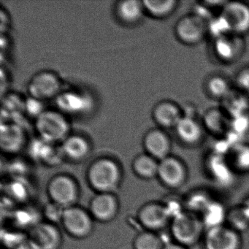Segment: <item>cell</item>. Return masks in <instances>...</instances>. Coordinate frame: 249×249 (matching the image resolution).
Instances as JSON below:
<instances>
[{
    "mask_svg": "<svg viewBox=\"0 0 249 249\" xmlns=\"http://www.w3.org/2000/svg\"><path fill=\"white\" fill-rule=\"evenodd\" d=\"M220 17L230 33L236 36L249 32V5L241 2H227Z\"/></svg>",
    "mask_w": 249,
    "mask_h": 249,
    "instance_id": "cell-3",
    "label": "cell"
},
{
    "mask_svg": "<svg viewBox=\"0 0 249 249\" xmlns=\"http://www.w3.org/2000/svg\"><path fill=\"white\" fill-rule=\"evenodd\" d=\"M86 98L75 93H65L59 97L58 104L68 112L81 111L87 106Z\"/></svg>",
    "mask_w": 249,
    "mask_h": 249,
    "instance_id": "cell-29",
    "label": "cell"
},
{
    "mask_svg": "<svg viewBox=\"0 0 249 249\" xmlns=\"http://www.w3.org/2000/svg\"><path fill=\"white\" fill-rule=\"evenodd\" d=\"M59 82L52 74L40 73L36 75L30 84V94L37 100H44L54 96L59 91Z\"/></svg>",
    "mask_w": 249,
    "mask_h": 249,
    "instance_id": "cell-10",
    "label": "cell"
},
{
    "mask_svg": "<svg viewBox=\"0 0 249 249\" xmlns=\"http://www.w3.org/2000/svg\"><path fill=\"white\" fill-rule=\"evenodd\" d=\"M134 167L141 177L150 178L158 174L159 162L151 156L142 155L135 160Z\"/></svg>",
    "mask_w": 249,
    "mask_h": 249,
    "instance_id": "cell-25",
    "label": "cell"
},
{
    "mask_svg": "<svg viewBox=\"0 0 249 249\" xmlns=\"http://www.w3.org/2000/svg\"><path fill=\"white\" fill-rule=\"evenodd\" d=\"M157 176L166 186L172 189H178L187 180V169L183 161L169 156L159 162Z\"/></svg>",
    "mask_w": 249,
    "mask_h": 249,
    "instance_id": "cell-6",
    "label": "cell"
},
{
    "mask_svg": "<svg viewBox=\"0 0 249 249\" xmlns=\"http://www.w3.org/2000/svg\"><path fill=\"white\" fill-rule=\"evenodd\" d=\"M234 165L242 171L249 170V146L246 145H236L234 152Z\"/></svg>",
    "mask_w": 249,
    "mask_h": 249,
    "instance_id": "cell-32",
    "label": "cell"
},
{
    "mask_svg": "<svg viewBox=\"0 0 249 249\" xmlns=\"http://www.w3.org/2000/svg\"><path fill=\"white\" fill-rule=\"evenodd\" d=\"M52 199L59 205H69L76 199L77 191L75 183L65 176H59L52 180L49 186Z\"/></svg>",
    "mask_w": 249,
    "mask_h": 249,
    "instance_id": "cell-9",
    "label": "cell"
},
{
    "mask_svg": "<svg viewBox=\"0 0 249 249\" xmlns=\"http://www.w3.org/2000/svg\"><path fill=\"white\" fill-rule=\"evenodd\" d=\"M63 150L68 157L75 160H79L87 155L89 151V145L84 138L72 136L65 141Z\"/></svg>",
    "mask_w": 249,
    "mask_h": 249,
    "instance_id": "cell-24",
    "label": "cell"
},
{
    "mask_svg": "<svg viewBox=\"0 0 249 249\" xmlns=\"http://www.w3.org/2000/svg\"><path fill=\"white\" fill-rule=\"evenodd\" d=\"M142 7H144L143 5L137 0L124 1L119 6V16L127 22H133L141 17Z\"/></svg>",
    "mask_w": 249,
    "mask_h": 249,
    "instance_id": "cell-26",
    "label": "cell"
},
{
    "mask_svg": "<svg viewBox=\"0 0 249 249\" xmlns=\"http://www.w3.org/2000/svg\"><path fill=\"white\" fill-rule=\"evenodd\" d=\"M142 4L151 15L162 18L173 13L177 7L178 2L175 0H145Z\"/></svg>",
    "mask_w": 249,
    "mask_h": 249,
    "instance_id": "cell-22",
    "label": "cell"
},
{
    "mask_svg": "<svg viewBox=\"0 0 249 249\" xmlns=\"http://www.w3.org/2000/svg\"><path fill=\"white\" fill-rule=\"evenodd\" d=\"M224 100L227 111L232 116V118L244 115V111L248 107V101L243 96L232 94L231 91Z\"/></svg>",
    "mask_w": 249,
    "mask_h": 249,
    "instance_id": "cell-30",
    "label": "cell"
},
{
    "mask_svg": "<svg viewBox=\"0 0 249 249\" xmlns=\"http://www.w3.org/2000/svg\"><path fill=\"white\" fill-rule=\"evenodd\" d=\"M204 245L205 249H241L242 238L240 233L222 225L205 231Z\"/></svg>",
    "mask_w": 249,
    "mask_h": 249,
    "instance_id": "cell-5",
    "label": "cell"
},
{
    "mask_svg": "<svg viewBox=\"0 0 249 249\" xmlns=\"http://www.w3.org/2000/svg\"><path fill=\"white\" fill-rule=\"evenodd\" d=\"M207 90L208 93L217 99L224 100L231 93L228 81L221 76H213L207 82Z\"/></svg>",
    "mask_w": 249,
    "mask_h": 249,
    "instance_id": "cell-27",
    "label": "cell"
},
{
    "mask_svg": "<svg viewBox=\"0 0 249 249\" xmlns=\"http://www.w3.org/2000/svg\"><path fill=\"white\" fill-rule=\"evenodd\" d=\"M175 31L181 43L195 45L203 40L208 31V25L204 18L194 14L180 18L176 24Z\"/></svg>",
    "mask_w": 249,
    "mask_h": 249,
    "instance_id": "cell-4",
    "label": "cell"
},
{
    "mask_svg": "<svg viewBox=\"0 0 249 249\" xmlns=\"http://www.w3.org/2000/svg\"><path fill=\"white\" fill-rule=\"evenodd\" d=\"M33 246L37 249H54L59 240L56 230L50 225L38 226L31 234Z\"/></svg>",
    "mask_w": 249,
    "mask_h": 249,
    "instance_id": "cell-17",
    "label": "cell"
},
{
    "mask_svg": "<svg viewBox=\"0 0 249 249\" xmlns=\"http://www.w3.org/2000/svg\"><path fill=\"white\" fill-rule=\"evenodd\" d=\"M241 208L243 212H244L245 215L249 219V196L245 199L244 202L241 205Z\"/></svg>",
    "mask_w": 249,
    "mask_h": 249,
    "instance_id": "cell-35",
    "label": "cell"
},
{
    "mask_svg": "<svg viewBox=\"0 0 249 249\" xmlns=\"http://www.w3.org/2000/svg\"><path fill=\"white\" fill-rule=\"evenodd\" d=\"M204 124L207 129L215 134L224 133L228 126L227 116L218 109H211L204 116Z\"/></svg>",
    "mask_w": 249,
    "mask_h": 249,
    "instance_id": "cell-20",
    "label": "cell"
},
{
    "mask_svg": "<svg viewBox=\"0 0 249 249\" xmlns=\"http://www.w3.org/2000/svg\"><path fill=\"white\" fill-rule=\"evenodd\" d=\"M213 200L209 194L205 191L198 190L192 192L184 199L185 208L186 211L194 213L202 214L205 208Z\"/></svg>",
    "mask_w": 249,
    "mask_h": 249,
    "instance_id": "cell-21",
    "label": "cell"
},
{
    "mask_svg": "<svg viewBox=\"0 0 249 249\" xmlns=\"http://www.w3.org/2000/svg\"><path fill=\"white\" fill-rule=\"evenodd\" d=\"M237 86L242 89L249 92V68L242 70L236 77Z\"/></svg>",
    "mask_w": 249,
    "mask_h": 249,
    "instance_id": "cell-33",
    "label": "cell"
},
{
    "mask_svg": "<svg viewBox=\"0 0 249 249\" xmlns=\"http://www.w3.org/2000/svg\"><path fill=\"white\" fill-rule=\"evenodd\" d=\"M91 208L96 218L106 221L111 218L116 213V200L111 195L103 193L93 199Z\"/></svg>",
    "mask_w": 249,
    "mask_h": 249,
    "instance_id": "cell-18",
    "label": "cell"
},
{
    "mask_svg": "<svg viewBox=\"0 0 249 249\" xmlns=\"http://www.w3.org/2000/svg\"><path fill=\"white\" fill-rule=\"evenodd\" d=\"M140 218L147 228L160 230L168 224L171 217L164 205L152 203L141 210Z\"/></svg>",
    "mask_w": 249,
    "mask_h": 249,
    "instance_id": "cell-11",
    "label": "cell"
},
{
    "mask_svg": "<svg viewBox=\"0 0 249 249\" xmlns=\"http://www.w3.org/2000/svg\"><path fill=\"white\" fill-rule=\"evenodd\" d=\"M36 127L42 138L48 142L62 139L68 131L65 118L54 112H45L39 115Z\"/></svg>",
    "mask_w": 249,
    "mask_h": 249,
    "instance_id": "cell-7",
    "label": "cell"
},
{
    "mask_svg": "<svg viewBox=\"0 0 249 249\" xmlns=\"http://www.w3.org/2000/svg\"><path fill=\"white\" fill-rule=\"evenodd\" d=\"M227 213L228 211L226 210L224 205L218 201L213 199L201 214V219L203 223L205 231L210 229L224 225V222L227 221Z\"/></svg>",
    "mask_w": 249,
    "mask_h": 249,
    "instance_id": "cell-16",
    "label": "cell"
},
{
    "mask_svg": "<svg viewBox=\"0 0 249 249\" xmlns=\"http://www.w3.org/2000/svg\"><path fill=\"white\" fill-rule=\"evenodd\" d=\"M227 221L229 223V227L241 233L249 229V219L245 215L241 205L234 207L232 209L228 211Z\"/></svg>",
    "mask_w": 249,
    "mask_h": 249,
    "instance_id": "cell-28",
    "label": "cell"
},
{
    "mask_svg": "<svg viewBox=\"0 0 249 249\" xmlns=\"http://www.w3.org/2000/svg\"><path fill=\"white\" fill-rule=\"evenodd\" d=\"M175 129L179 139L186 145H196L203 135V131L199 123L188 116H183Z\"/></svg>",
    "mask_w": 249,
    "mask_h": 249,
    "instance_id": "cell-13",
    "label": "cell"
},
{
    "mask_svg": "<svg viewBox=\"0 0 249 249\" xmlns=\"http://www.w3.org/2000/svg\"><path fill=\"white\" fill-rule=\"evenodd\" d=\"M163 249H189L186 246L180 244L177 242H171V243L164 244Z\"/></svg>",
    "mask_w": 249,
    "mask_h": 249,
    "instance_id": "cell-34",
    "label": "cell"
},
{
    "mask_svg": "<svg viewBox=\"0 0 249 249\" xmlns=\"http://www.w3.org/2000/svg\"><path fill=\"white\" fill-rule=\"evenodd\" d=\"M89 179L95 189L106 193L113 190L119 179V170L116 164L109 160H102L90 169Z\"/></svg>",
    "mask_w": 249,
    "mask_h": 249,
    "instance_id": "cell-2",
    "label": "cell"
},
{
    "mask_svg": "<svg viewBox=\"0 0 249 249\" xmlns=\"http://www.w3.org/2000/svg\"><path fill=\"white\" fill-rule=\"evenodd\" d=\"M210 170L215 180L227 184L232 178L231 170L221 155L214 156L209 161Z\"/></svg>",
    "mask_w": 249,
    "mask_h": 249,
    "instance_id": "cell-23",
    "label": "cell"
},
{
    "mask_svg": "<svg viewBox=\"0 0 249 249\" xmlns=\"http://www.w3.org/2000/svg\"><path fill=\"white\" fill-rule=\"evenodd\" d=\"M154 115L157 123L166 128L176 127L183 117L180 108L170 102L159 104L154 110Z\"/></svg>",
    "mask_w": 249,
    "mask_h": 249,
    "instance_id": "cell-15",
    "label": "cell"
},
{
    "mask_svg": "<svg viewBox=\"0 0 249 249\" xmlns=\"http://www.w3.org/2000/svg\"><path fill=\"white\" fill-rule=\"evenodd\" d=\"M243 49V42L237 36H222L215 39L214 51L215 54L224 62H233L240 56Z\"/></svg>",
    "mask_w": 249,
    "mask_h": 249,
    "instance_id": "cell-12",
    "label": "cell"
},
{
    "mask_svg": "<svg viewBox=\"0 0 249 249\" xmlns=\"http://www.w3.org/2000/svg\"><path fill=\"white\" fill-rule=\"evenodd\" d=\"M145 148L151 157L162 160L169 157L171 148L170 139L160 130H153L145 137Z\"/></svg>",
    "mask_w": 249,
    "mask_h": 249,
    "instance_id": "cell-14",
    "label": "cell"
},
{
    "mask_svg": "<svg viewBox=\"0 0 249 249\" xmlns=\"http://www.w3.org/2000/svg\"><path fill=\"white\" fill-rule=\"evenodd\" d=\"M164 246L162 240L158 236L150 232L140 234L135 243L136 249H163Z\"/></svg>",
    "mask_w": 249,
    "mask_h": 249,
    "instance_id": "cell-31",
    "label": "cell"
},
{
    "mask_svg": "<svg viewBox=\"0 0 249 249\" xmlns=\"http://www.w3.org/2000/svg\"><path fill=\"white\" fill-rule=\"evenodd\" d=\"M65 227L69 232L78 237L87 235L91 230V220L82 210L77 208H68L62 215Z\"/></svg>",
    "mask_w": 249,
    "mask_h": 249,
    "instance_id": "cell-8",
    "label": "cell"
},
{
    "mask_svg": "<svg viewBox=\"0 0 249 249\" xmlns=\"http://www.w3.org/2000/svg\"><path fill=\"white\" fill-rule=\"evenodd\" d=\"M23 142V134L18 126L5 125L1 129V145L8 151L19 149Z\"/></svg>",
    "mask_w": 249,
    "mask_h": 249,
    "instance_id": "cell-19",
    "label": "cell"
},
{
    "mask_svg": "<svg viewBox=\"0 0 249 249\" xmlns=\"http://www.w3.org/2000/svg\"><path fill=\"white\" fill-rule=\"evenodd\" d=\"M171 232L176 242L189 248L205 234V228L201 217L185 210L172 219Z\"/></svg>",
    "mask_w": 249,
    "mask_h": 249,
    "instance_id": "cell-1",
    "label": "cell"
}]
</instances>
